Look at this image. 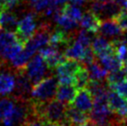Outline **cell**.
<instances>
[{"label": "cell", "mask_w": 127, "mask_h": 126, "mask_svg": "<svg viewBox=\"0 0 127 126\" xmlns=\"http://www.w3.org/2000/svg\"><path fill=\"white\" fill-rule=\"evenodd\" d=\"M32 102V101H31ZM67 106L65 103L59 99H51L49 101L36 104L32 103V113L42 119L44 122L49 124L68 126L66 120V109Z\"/></svg>", "instance_id": "obj_1"}, {"label": "cell", "mask_w": 127, "mask_h": 126, "mask_svg": "<svg viewBox=\"0 0 127 126\" xmlns=\"http://www.w3.org/2000/svg\"><path fill=\"white\" fill-rule=\"evenodd\" d=\"M59 86L58 77L48 75L43 80L33 84L31 90V101L32 103L41 104L53 99L56 96L57 89Z\"/></svg>", "instance_id": "obj_2"}, {"label": "cell", "mask_w": 127, "mask_h": 126, "mask_svg": "<svg viewBox=\"0 0 127 126\" xmlns=\"http://www.w3.org/2000/svg\"><path fill=\"white\" fill-rule=\"evenodd\" d=\"M23 48L24 45L13 32L6 31L0 34V58L2 60H12Z\"/></svg>", "instance_id": "obj_3"}, {"label": "cell", "mask_w": 127, "mask_h": 126, "mask_svg": "<svg viewBox=\"0 0 127 126\" xmlns=\"http://www.w3.org/2000/svg\"><path fill=\"white\" fill-rule=\"evenodd\" d=\"M84 67H85V63L81 60L66 58L56 68L59 84H74V75Z\"/></svg>", "instance_id": "obj_4"}, {"label": "cell", "mask_w": 127, "mask_h": 126, "mask_svg": "<svg viewBox=\"0 0 127 126\" xmlns=\"http://www.w3.org/2000/svg\"><path fill=\"white\" fill-rule=\"evenodd\" d=\"M48 69L49 68L47 67L45 60L40 54H38L33 57L32 60H30L23 72L26 74V76L29 78V80L33 85L46 76H48L46 75Z\"/></svg>", "instance_id": "obj_5"}, {"label": "cell", "mask_w": 127, "mask_h": 126, "mask_svg": "<svg viewBox=\"0 0 127 126\" xmlns=\"http://www.w3.org/2000/svg\"><path fill=\"white\" fill-rule=\"evenodd\" d=\"M37 31L36 25V17L33 13H28L24 15L18 21V25L16 28V35L18 39L23 45H26L30 39Z\"/></svg>", "instance_id": "obj_6"}, {"label": "cell", "mask_w": 127, "mask_h": 126, "mask_svg": "<svg viewBox=\"0 0 127 126\" xmlns=\"http://www.w3.org/2000/svg\"><path fill=\"white\" fill-rule=\"evenodd\" d=\"M50 33L51 32H50L49 25L46 23L41 24V26L39 27V29H37L33 36L26 43L23 49L30 56L32 57L35 54V52H37L38 50H40L48 44Z\"/></svg>", "instance_id": "obj_7"}, {"label": "cell", "mask_w": 127, "mask_h": 126, "mask_svg": "<svg viewBox=\"0 0 127 126\" xmlns=\"http://www.w3.org/2000/svg\"><path fill=\"white\" fill-rule=\"evenodd\" d=\"M108 105L112 114L127 118V100L109 88L108 91Z\"/></svg>", "instance_id": "obj_8"}, {"label": "cell", "mask_w": 127, "mask_h": 126, "mask_svg": "<svg viewBox=\"0 0 127 126\" xmlns=\"http://www.w3.org/2000/svg\"><path fill=\"white\" fill-rule=\"evenodd\" d=\"M71 105L77 108L82 111L90 114L94 106V97L92 95L91 92L87 88H83L78 90L77 94L74 97L73 101Z\"/></svg>", "instance_id": "obj_9"}, {"label": "cell", "mask_w": 127, "mask_h": 126, "mask_svg": "<svg viewBox=\"0 0 127 126\" xmlns=\"http://www.w3.org/2000/svg\"><path fill=\"white\" fill-rule=\"evenodd\" d=\"M39 54L45 60L49 70L56 69L57 66L66 59L63 53H61L58 48L51 46H47V47L44 46L43 48L39 50Z\"/></svg>", "instance_id": "obj_10"}, {"label": "cell", "mask_w": 127, "mask_h": 126, "mask_svg": "<svg viewBox=\"0 0 127 126\" xmlns=\"http://www.w3.org/2000/svg\"><path fill=\"white\" fill-rule=\"evenodd\" d=\"M66 120L68 126H79L88 123L90 121V114L69 104L66 109Z\"/></svg>", "instance_id": "obj_11"}, {"label": "cell", "mask_w": 127, "mask_h": 126, "mask_svg": "<svg viewBox=\"0 0 127 126\" xmlns=\"http://www.w3.org/2000/svg\"><path fill=\"white\" fill-rule=\"evenodd\" d=\"M101 23H102L101 18L92 10L85 11L80 21V25L82 28L91 32L93 33L98 32Z\"/></svg>", "instance_id": "obj_12"}, {"label": "cell", "mask_w": 127, "mask_h": 126, "mask_svg": "<svg viewBox=\"0 0 127 126\" xmlns=\"http://www.w3.org/2000/svg\"><path fill=\"white\" fill-rule=\"evenodd\" d=\"M16 87V72L10 70L0 71V95H7Z\"/></svg>", "instance_id": "obj_13"}, {"label": "cell", "mask_w": 127, "mask_h": 126, "mask_svg": "<svg viewBox=\"0 0 127 126\" xmlns=\"http://www.w3.org/2000/svg\"><path fill=\"white\" fill-rule=\"evenodd\" d=\"M78 89L74 84H60L56 93V98L65 104H71L73 101Z\"/></svg>", "instance_id": "obj_14"}, {"label": "cell", "mask_w": 127, "mask_h": 126, "mask_svg": "<svg viewBox=\"0 0 127 126\" xmlns=\"http://www.w3.org/2000/svg\"><path fill=\"white\" fill-rule=\"evenodd\" d=\"M87 47L83 46L79 41L74 39L73 41L64 49L63 54L65 58H67V59H74V60H79L82 61L85 57Z\"/></svg>", "instance_id": "obj_15"}, {"label": "cell", "mask_w": 127, "mask_h": 126, "mask_svg": "<svg viewBox=\"0 0 127 126\" xmlns=\"http://www.w3.org/2000/svg\"><path fill=\"white\" fill-rule=\"evenodd\" d=\"M91 47L96 59L104 56L105 54H108V53L113 51L110 42L109 43L106 39L100 35L93 39V41L91 43Z\"/></svg>", "instance_id": "obj_16"}, {"label": "cell", "mask_w": 127, "mask_h": 126, "mask_svg": "<svg viewBox=\"0 0 127 126\" xmlns=\"http://www.w3.org/2000/svg\"><path fill=\"white\" fill-rule=\"evenodd\" d=\"M97 61H98L101 65H102L108 71H114V70H121L123 64L120 61V60L116 57L114 54V51L105 54L104 56L97 58Z\"/></svg>", "instance_id": "obj_17"}, {"label": "cell", "mask_w": 127, "mask_h": 126, "mask_svg": "<svg viewBox=\"0 0 127 126\" xmlns=\"http://www.w3.org/2000/svg\"><path fill=\"white\" fill-rule=\"evenodd\" d=\"M16 101L17 98L15 96L3 95V97H0V123H3L12 113L16 106Z\"/></svg>", "instance_id": "obj_18"}, {"label": "cell", "mask_w": 127, "mask_h": 126, "mask_svg": "<svg viewBox=\"0 0 127 126\" xmlns=\"http://www.w3.org/2000/svg\"><path fill=\"white\" fill-rule=\"evenodd\" d=\"M98 32L104 36H118V35H122L124 32L121 29L119 24L112 19L102 21Z\"/></svg>", "instance_id": "obj_19"}, {"label": "cell", "mask_w": 127, "mask_h": 126, "mask_svg": "<svg viewBox=\"0 0 127 126\" xmlns=\"http://www.w3.org/2000/svg\"><path fill=\"white\" fill-rule=\"evenodd\" d=\"M18 25V21H17V17L13 14L10 10H6L4 9L2 13L0 15V26L6 31L13 32Z\"/></svg>", "instance_id": "obj_20"}, {"label": "cell", "mask_w": 127, "mask_h": 126, "mask_svg": "<svg viewBox=\"0 0 127 126\" xmlns=\"http://www.w3.org/2000/svg\"><path fill=\"white\" fill-rule=\"evenodd\" d=\"M114 54L120 60L123 66L127 63V41L123 39H116L110 42Z\"/></svg>", "instance_id": "obj_21"}, {"label": "cell", "mask_w": 127, "mask_h": 126, "mask_svg": "<svg viewBox=\"0 0 127 126\" xmlns=\"http://www.w3.org/2000/svg\"><path fill=\"white\" fill-rule=\"evenodd\" d=\"M54 20L59 24V26H60V28H62L65 31L72 30L75 27H77L78 25L77 21H75L74 20L71 19L70 17H68L67 15L62 13L61 10H60V8H59L54 13Z\"/></svg>", "instance_id": "obj_22"}, {"label": "cell", "mask_w": 127, "mask_h": 126, "mask_svg": "<svg viewBox=\"0 0 127 126\" xmlns=\"http://www.w3.org/2000/svg\"><path fill=\"white\" fill-rule=\"evenodd\" d=\"M88 71L91 80L103 81L108 75V70L96 60L88 65Z\"/></svg>", "instance_id": "obj_23"}, {"label": "cell", "mask_w": 127, "mask_h": 126, "mask_svg": "<svg viewBox=\"0 0 127 126\" xmlns=\"http://www.w3.org/2000/svg\"><path fill=\"white\" fill-rule=\"evenodd\" d=\"M90 81H91V78L89 75L88 70L85 67H84L83 69H81L77 73L74 75L73 84L78 90H80L83 88H87Z\"/></svg>", "instance_id": "obj_24"}, {"label": "cell", "mask_w": 127, "mask_h": 126, "mask_svg": "<svg viewBox=\"0 0 127 126\" xmlns=\"http://www.w3.org/2000/svg\"><path fill=\"white\" fill-rule=\"evenodd\" d=\"M60 10L62 13L67 15L68 17L74 20L77 22H80L82 17H83V13L82 10L76 5H71V4H64L63 7L60 8Z\"/></svg>", "instance_id": "obj_25"}, {"label": "cell", "mask_w": 127, "mask_h": 126, "mask_svg": "<svg viewBox=\"0 0 127 126\" xmlns=\"http://www.w3.org/2000/svg\"><path fill=\"white\" fill-rule=\"evenodd\" d=\"M112 20L116 21L119 24L121 29L124 32H127V9L126 8H123L120 10V12L113 18Z\"/></svg>", "instance_id": "obj_26"}, {"label": "cell", "mask_w": 127, "mask_h": 126, "mask_svg": "<svg viewBox=\"0 0 127 126\" xmlns=\"http://www.w3.org/2000/svg\"><path fill=\"white\" fill-rule=\"evenodd\" d=\"M50 0H29L30 6L33 8L36 12H41L45 10L46 7L48 6Z\"/></svg>", "instance_id": "obj_27"}, {"label": "cell", "mask_w": 127, "mask_h": 126, "mask_svg": "<svg viewBox=\"0 0 127 126\" xmlns=\"http://www.w3.org/2000/svg\"><path fill=\"white\" fill-rule=\"evenodd\" d=\"M109 89H112L115 92H117L118 94L122 95L124 99L127 100V79H125L124 81L121 82L120 84H115L111 87H109Z\"/></svg>", "instance_id": "obj_28"}, {"label": "cell", "mask_w": 127, "mask_h": 126, "mask_svg": "<svg viewBox=\"0 0 127 126\" xmlns=\"http://www.w3.org/2000/svg\"><path fill=\"white\" fill-rule=\"evenodd\" d=\"M24 126H48L46 122H44L42 119L32 113L29 116L28 120L24 123Z\"/></svg>", "instance_id": "obj_29"}, {"label": "cell", "mask_w": 127, "mask_h": 126, "mask_svg": "<svg viewBox=\"0 0 127 126\" xmlns=\"http://www.w3.org/2000/svg\"><path fill=\"white\" fill-rule=\"evenodd\" d=\"M0 3L2 4L4 9L6 10H11L15 7L19 3V0H0Z\"/></svg>", "instance_id": "obj_30"}, {"label": "cell", "mask_w": 127, "mask_h": 126, "mask_svg": "<svg viewBox=\"0 0 127 126\" xmlns=\"http://www.w3.org/2000/svg\"><path fill=\"white\" fill-rule=\"evenodd\" d=\"M68 0H50V2L53 4V5H55V6H57V7H60V6H61V5H64V4L67 3Z\"/></svg>", "instance_id": "obj_31"}, {"label": "cell", "mask_w": 127, "mask_h": 126, "mask_svg": "<svg viewBox=\"0 0 127 126\" xmlns=\"http://www.w3.org/2000/svg\"><path fill=\"white\" fill-rule=\"evenodd\" d=\"M71 1L74 4V5H82L84 2L87 1V0H71Z\"/></svg>", "instance_id": "obj_32"}, {"label": "cell", "mask_w": 127, "mask_h": 126, "mask_svg": "<svg viewBox=\"0 0 127 126\" xmlns=\"http://www.w3.org/2000/svg\"><path fill=\"white\" fill-rule=\"evenodd\" d=\"M79 126H95V125L94 124V123L92 122L91 120H90L88 123H85V124H82V125H79Z\"/></svg>", "instance_id": "obj_33"}, {"label": "cell", "mask_w": 127, "mask_h": 126, "mask_svg": "<svg viewBox=\"0 0 127 126\" xmlns=\"http://www.w3.org/2000/svg\"><path fill=\"white\" fill-rule=\"evenodd\" d=\"M3 10H4V7H3V6H2V4L0 3V15H1V13H2Z\"/></svg>", "instance_id": "obj_34"}, {"label": "cell", "mask_w": 127, "mask_h": 126, "mask_svg": "<svg viewBox=\"0 0 127 126\" xmlns=\"http://www.w3.org/2000/svg\"><path fill=\"white\" fill-rule=\"evenodd\" d=\"M47 125L48 126H63V125H59V124H49V123H47Z\"/></svg>", "instance_id": "obj_35"}, {"label": "cell", "mask_w": 127, "mask_h": 126, "mask_svg": "<svg viewBox=\"0 0 127 126\" xmlns=\"http://www.w3.org/2000/svg\"><path fill=\"white\" fill-rule=\"evenodd\" d=\"M2 68V59L0 58V69Z\"/></svg>", "instance_id": "obj_36"}, {"label": "cell", "mask_w": 127, "mask_h": 126, "mask_svg": "<svg viewBox=\"0 0 127 126\" xmlns=\"http://www.w3.org/2000/svg\"><path fill=\"white\" fill-rule=\"evenodd\" d=\"M2 30H3V28H2L1 26H0V34H1V31H2Z\"/></svg>", "instance_id": "obj_37"}, {"label": "cell", "mask_w": 127, "mask_h": 126, "mask_svg": "<svg viewBox=\"0 0 127 126\" xmlns=\"http://www.w3.org/2000/svg\"><path fill=\"white\" fill-rule=\"evenodd\" d=\"M22 126H24V125H22Z\"/></svg>", "instance_id": "obj_38"}]
</instances>
